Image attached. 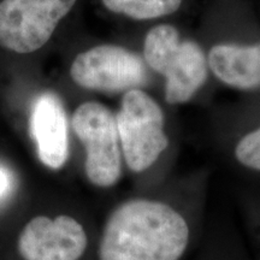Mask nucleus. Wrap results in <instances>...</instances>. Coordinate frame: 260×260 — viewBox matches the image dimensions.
<instances>
[{"label": "nucleus", "instance_id": "nucleus-5", "mask_svg": "<svg viewBox=\"0 0 260 260\" xmlns=\"http://www.w3.org/2000/svg\"><path fill=\"white\" fill-rule=\"evenodd\" d=\"M76 0H3L0 45L17 53L44 46Z\"/></svg>", "mask_w": 260, "mask_h": 260}, {"label": "nucleus", "instance_id": "nucleus-6", "mask_svg": "<svg viewBox=\"0 0 260 260\" xmlns=\"http://www.w3.org/2000/svg\"><path fill=\"white\" fill-rule=\"evenodd\" d=\"M71 79L86 89L122 92L145 82V68L139 56L125 48L102 45L75 58Z\"/></svg>", "mask_w": 260, "mask_h": 260}, {"label": "nucleus", "instance_id": "nucleus-1", "mask_svg": "<svg viewBox=\"0 0 260 260\" xmlns=\"http://www.w3.org/2000/svg\"><path fill=\"white\" fill-rule=\"evenodd\" d=\"M189 243L184 217L162 201L119 204L104 225L99 260H180Z\"/></svg>", "mask_w": 260, "mask_h": 260}, {"label": "nucleus", "instance_id": "nucleus-9", "mask_svg": "<svg viewBox=\"0 0 260 260\" xmlns=\"http://www.w3.org/2000/svg\"><path fill=\"white\" fill-rule=\"evenodd\" d=\"M209 64L214 75L233 88L248 90L260 87V44L217 45L210 51Z\"/></svg>", "mask_w": 260, "mask_h": 260}, {"label": "nucleus", "instance_id": "nucleus-3", "mask_svg": "<svg viewBox=\"0 0 260 260\" xmlns=\"http://www.w3.org/2000/svg\"><path fill=\"white\" fill-rule=\"evenodd\" d=\"M122 155L133 172H144L168 148L164 113L147 93L129 89L116 116Z\"/></svg>", "mask_w": 260, "mask_h": 260}, {"label": "nucleus", "instance_id": "nucleus-7", "mask_svg": "<svg viewBox=\"0 0 260 260\" xmlns=\"http://www.w3.org/2000/svg\"><path fill=\"white\" fill-rule=\"evenodd\" d=\"M87 245L82 224L67 214L35 217L18 237V252L24 260H80Z\"/></svg>", "mask_w": 260, "mask_h": 260}, {"label": "nucleus", "instance_id": "nucleus-12", "mask_svg": "<svg viewBox=\"0 0 260 260\" xmlns=\"http://www.w3.org/2000/svg\"><path fill=\"white\" fill-rule=\"evenodd\" d=\"M9 186H10V177L8 172H5L4 170L0 169V198L8 191Z\"/></svg>", "mask_w": 260, "mask_h": 260}, {"label": "nucleus", "instance_id": "nucleus-10", "mask_svg": "<svg viewBox=\"0 0 260 260\" xmlns=\"http://www.w3.org/2000/svg\"><path fill=\"white\" fill-rule=\"evenodd\" d=\"M110 11L134 19H153L177 11L182 0H103Z\"/></svg>", "mask_w": 260, "mask_h": 260}, {"label": "nucleus", "instance_id": "nucleus-2", "mask_svg": "<svg viewBox=\"0 0 260 260\" xmlns=\"http://www.w3.org/2000/svg\"><path fill=\"white\" fill-rule=\"evenodd\" d=\"M144 54L152 69L167 79L169 104L189 102L207 79V64L199 45L181 41L172 25L160 24L148 31Z\"/></svg>", "mask_w": 260, "mask_h": 260}, {"label": "nucleus", "instance_id": "nucleus-11", "mask_svg": "<svg viewBox=\"0 0 260 260\" xmlns=\"http://www.w3.org/2000/svg\"><path fill=\"white\" fill-rule=\"evenodd\" d=\"M235 157L245 168L260 172V128L240 140L235 148Z\"/></svg>", "mask_w": 260, "mask_h": 260}, {"label": "nucleus", "instance_id": "nucleus-8", "mask_svg": "<svg viewBox=\"0 0 260 260\" xmlns=\"http://www.w3.org/2000/svg\"><path fill=\"white\" fill-rule=\"evenodd\" d=\"M30 130L42 164L52 170L63 168L69 157L68 118L56 94L44 93L35 100Z\"/></svg>", "mask_w": 260, "mask_h": 260}, {"label": "nucleus", "instance_id": "nucleus-4", "mask_svg": "<svg viewBox=\"0 0 260 260\" xmlns=\"http://www.w3.org/2000/svg\"><path fill=\"white\" fill-rule=\"evenodd\" d=\"M71 125L86 148L84 170L99 188L117 184L122 176V149L116 116L103 104L88 102L75 110Z\"/></svg>", "mask_w": 260, "mask_h": 260}]
</instances>
